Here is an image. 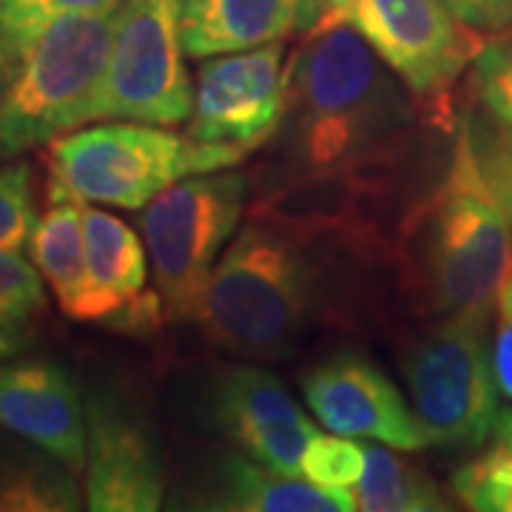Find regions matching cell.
<instances>
[{"mask_svg":"<svg viewBox=\"0 0 512 512\" xmlns=\"http://www.w3.org/2000/svg\"><path fill=\"white\" fill-rule=\"evenodd\" d=\"M248 154L200 143L154 123H106L69 131L49 143V197H74L137 211L168 185L225 171Z\"/></svg>","mask_w":512,"mask_h":512,"instance_id":"cell-4","label":"cell"},{"mask_svg":"<svg viewBox=\"0 0 512 512\" xmlns=\"http://www.w3.org/2000/svg\"><path fill=\"white\" fill-rule=\"evenodd\" d=\"M473 32H507L512 29V0H441Z\"/></svg>","mask_w":512,"mask_h":512,"instance_id":"cell-28","label":"cell"},{"mask_svg":"<svg viewBox=\"0 0 512 512\" xmlns=\"http://www.w3.org/2000/svg\"><path fill=\"white\" fill-rule=\"evenodd\" d=\"M52 208L37 220L29 254L55 293L60 311L69 319L83 316L89 296V265H86V237H83V200L49 197Z\"/></svg>","mask_w":512,"mask_h":512,"instance_id":"cell-18","label":"cell"},{"mask_svg":"<svg viewBox=\"0 0 512 512\" xmlns=\"http://www.w3.org/2000/svg\"><path fill=\"white\" fill-rule=\"evenodd\" d=\"M470 137L478 154L481 171L487 177H507L512 180V123L495 120L490 114V123H470Z\"/></svg>","mask_w":512,"mask_h":512,"instance_id":"cell-26","label":"cell"},{"mask_svg":"<svg viewBox=\"0 0 512 512\" xmlns=\"http://www.w3.org/2000/svg\"><path fill=\"white\" fill-rule=\"evenodd\" d=\"M484 177H487V174H484ZM487 183H490L493 194L498 197L501 208L507 211V217H510L512 222V180H507V177H487Z\"/></svg>","mask_w":512,"mask_h":512,"instance_id":"cell-30","label":"cell"},{"mask_svg":"<svg viewBox=\"0 0 512 512\" xmlns=\"http://www.w3.org/2000/svg\"><path fill=\"white\" fill-rule=\"evenodd\" d=\"M191 507L222 512H353V490H330L285 476L245 453L222 456L202 478Z\"/></svg>","mask_w":512,"mask_h":512,"instance_id":"cell-16","label":"cell"},{"mask_svg":"<svg viewBox=\"0 0 512 512\" xmlns=\"http://www.w3.org/2000/svg\"><path fill=\"white\" fill-rule=\"evenodd\" d=\"M183 55L180 0H120L100 120L185 123L194 89Z\"/></svg>","mask_w":512,"mask_h":512,"instance_id":"cell-8","label":"cell"},{"mask_svg":"<svg viewBox=\"0 0 512 512\" xmlns=\"http://www.w3.org/2000/svg\"><path fill=\"white\" fill-rule=\"evenodd\" d=\"M86 507L154 512L163 507L160 444L126 396L97 387L86 396Z\"/></svg>","mask_w":512,"mask_h":512,"instance_id":"cell-11","label":"cell"},{"mask_svg":"<svg viewBox=\"0 0 512 512\" xmlns=\"http://www.w3.org/2000/svg\"><path fill=\"white\" fill-rule=\"evenodd\" d=\"M302 393L313 416L330 433L382 441L404 453L430 447L424 427L402 390L382 367L353 350L333 353L302 376Z\"/></svg>","mask_w":512,"mask_h":512,"instance_id":"cell-12","label":"cell"},{"mask_svg":"<svg viewBox=\"0 0 512 512\" xmlns=\"http://www.w3.org/2000/svg\"><path fill=\"white\" fill-rule=\"evenodd\" d=\"M0 427L32 441L69 473L86 467V402L57 362L0 365Z\"/></svg>","mask_w":512,"mask_h":512,"instance_id":"cell-14","label":"cell"},{"mask_svg":"<svg viewBox=\"0 0 512 512\" xmlns=\"http://www.w3.org/2000/svg\"><path fill=\"white\" fill-rule=\"evenodd\" d=\"M248 174L211 171L168 185L140 208V234L154 268V291L174 322L200 319L205 288L225 245L239 231L251 191Z\"/></svg>","mask_w":512,"mask_h":512,"instance_id":"cell-7","label":"cell"},{"mask_svg":"<svg viewBox=\"0 0 512 512\" xmlns=\"http://www.w3.org/2000/svg\"><path fill=\"white\" fill-rule=\"evenodd\" d=\"M120 0H0V94L15 80L40 32L66 15L117 9Z\"/></svg>","mask_w":512,"mask_h":512,"instance_id":"cell-20","label":"cell"},{"mask_svg":"<svg viewBox=\"0 0 512 512\" xmlns=\"http://www.w3.org/2000/svg\"><path fill=\"white\" fill-rule=\"evenodd\" d=\"M311 242L251 214L205 288L197 322L211 345L245 359H279L296 348L316 308Z\"/></svg>","mask_w":512,"mask_h":512,"instance_id":"cell-3","label":"cell"},{"mask_svg":"<svg viewBox=\"0 0 512 512\" xmlns=\"http://www.w3.org/2000/svg\"><path fill=\"white\" fill-rule=\"evenodd\" d=\"M208 421L239 453L285 476H302V456L316 436L313 424L288 387L271 370L228 367L208 390Z\"/></svg>","mask_w":512,"mask_h":512,"instance_id":"cell-13","label":"cell"},{"mask_svg":"<svg viewBox=\"0 0 512 512\" xmlns=\"http://www.w3.org/2000/svg\"><path fill=\"white\" fill-rule=\"evenodd\" d=\"M333 18L350 23L399 74L421 106L447 114V97L484 40L441 0H328Z\"/></svg>","mask_w":512,"mask_h":512,"instance_id":"cell-9","label":"cell"},{"mask_svg":"<svg viewBox=\"0 0 512 512\" xmlns=\"http://www.w3.org/2000/svg\"><path fill=\"white\" fill-rule=\"evenodd\" d=\"M495 330H493V365L501 393L512 399V268L501 291L495 296Z\"/></svg>","mask_w":512,"mask_h":512,"instance_id":"cell-27","label":"cell"},{"mask_svg":"<svg viewBox=\"0 0 512 512\" xmlns=\"http://www.w3.org/2000/svg\"><path fill=\"white\" fill-rule=\"evenodd\" d=\"M456 498L476 512H512V410L501 407L481 453L453 476Z\"/></svg>","mask_w":512,"mask_h":512,"instance_id":"cell-21","label":"cell"},{"mask_svg":"<svg viewBox=\"0 0 512 512\" xmlns=\"http://www.w3.org/2000/svg\"><path fill=\"white\" fill-rule=\"evenodd\" d=\"M83 237L89 265V296L80 322L109 325L111 316L146 293V245L126 222L83 205Z\"/></svg>","mask_w":512,"mask_h":512,"instance_id":"cell-17","label":"cell"},{"mask_svg":"<svg viewBox=\"0 0 512 512\" xmlns=\"http://www.w3.org/2000/svg\"><path fill=\"white\" fill-rule=\"evenodd\" d=\"M356 510L365 512H444L453 510L439 484L413 461L382 441L365 447V473L353 487Z\"/></svg>","mask_w":512,"mask_h":512,"instance_id":"cell-19","label":"cell"},{"mask_svg":"<svg viewBox=\"0 0 512 512\" xmlns=\"http://www.w3.org/2000/svg\"><path fill=\"white\" fill-rule=\"evenodd\" d=\"M498 43H501V46H504V49H510V52H512V35L507 37V40H498Z\"/></svg>","mask_w":512,"mask_h":512,"instance_id":"cell-31","label":"cell"},{"mask_svg":"<svg viewBox=\"0 0 512 512\" xmlns=\"http://www.w3.org/2000/svg\"><path fill=\"white\" fill-rule=\"evenodd\" d=\"M328 0H180L185 55L214 57L311 32Z\"/></svg>","mask_w":512,"mask_h":512,"instance_id":"cell-15","label":"cell"},{"mask_svg":"<svg viewBox=\"0 0 512 512\" xmlns=\"http://www.w3.org/2000/svg\"><path fill=\"white\" fill-rule=\"evenodd\" d=\"M285 43L205 57L185 134L245 154L268 146L285 111Z\"/></svg>","mask_w":512,"mask_h":512,"instance_id":"cell-10","label":"cell"},{"mask_svg":"<svg viewBox=\"0 0 512 512\" xmlns=\"http://www.w3.org/2000/svg\"><path fill=\"white\" fill-rule=\"evenodd\" d=\"M416 117L402 77L328 12L288 57L285 111L259 171V194L313 177L390 174Z\"/></svg>","mask_w":512,"mask_h":512,"instance_id":"cell-1","label":"cell"},{"mask_svg":"<svg viewBox=\"0 0 512 512\" xmlns=\"http://www.w3.org/2000/svg\"><path fill=\"white\" fill-rule=\"evenodd\" d=\"M114 15H66L40 32L0 94V163L100 120Z\"/></svg>","mask_w":512,"mask_h":512,"instance_id":"cell-5","label":"cell"},{"mask_svg":"<svg viewBox=\"0 0 512 512\" xmlns=\"http://www.w3.org/2000/svg\"><path fill=\"white\" fill-rule=\"evenodd\" d=\"M473 92L487 114L512 123V52L498 40L484 43L473 60Z\"/></svg>","mask_w":512,"mask_h":512,"instance_id":"cell-25","label":"cell"},{"mask_svg":"<svg viewBox=\"0 0 512 512\" xmlns=\"http://www.w3.org/2000/svg\"><path fill=\"white\" fill-rule=\"evenodd\" d=\"M396 251L407 291L436 319L495 311L512 268V222L481 171L467 120L447 174L402 220Z\"/></svg>","mask_w":512,"mask_h":512,"instance_id":"cell-2","label":"cell"},{"mask_svg":"<svg viewBox=\"0 0 512 512\" xmlns=\"http://www.w3.org/2000/svg\"><path fill=\"white\" fill-rule=\"evenodd\" d=\"M493 316V311L441 316L404 348V384L430 447L478 450L493 433L501 413Z\"/></svg>","mask_w":512,"mask_h":512,"instance_id":"cell-6","label":"cell"},{"mask_svg":"<svg viewBox=\"0 0 512 512\" xmlns=\"http://www.w3.org/2000/svg\"><path fill=\"white\" fill-rule=\"evenodd\" d=\"M365 473V447L342 433H316L302 456V478L330 490H353Z\"/></svg>","mask_w":512,"mask_h":512,"instance_id":"cell-22","label":"cell"},{"mask_svg":"<svg viewBox=\"0 0 512 512\" xmlns=\"http://www.w3.org/2000/svg\"><path fill=\"white\" fill-rule=\"evenodd\" d=\"M26 339H29V330L20 328L18 322L0 308V359L18 353L26 345Z\"/></svg>","mask_w":512,"mask_h":512,"instance_id":"cell-29","label":"cell"},{"mask_svg":"<svg viewBox=\"0 0 512 512\" xmlns=\"http://www.w3.org/2000/svg\"><path fill=\"white\" fill-rule=\"evenodd\" d=\"M0 308L29 333L46 311L40 271L6 248H0Z\"/></svg>","mask_w":512,"mask_h":512,"instance_id":"cell-24","label":"cell"},{"mask_svg":"<svg viewBox=\"0 0 512 512\" xmlns=\"http://www.w3.org/2000/svg\"><path fill=\"white\" fill-rule=\"evenodd\" d=\"M37 225L32 171L26 163L0 165V248L20 254Z\"/></svg>","mask_w":512,"mask_h":512,"instance_id":"cell-23","label":"cell"}]
</instances>
